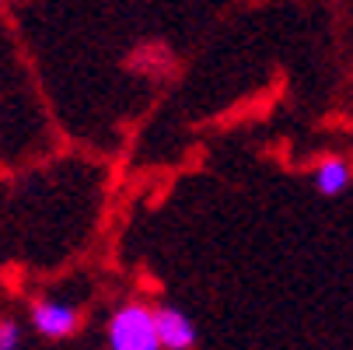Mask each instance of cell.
<instances>
[{"instance_id":"277c9868","label":"cell","mask_w":353,"mask_h":350,"mask_svg":"<svg viewBox=\"0 0 353 350\" xmlns=\"http://www.w3.org/2000/svg\"><path fill=\"white\" fill-rule=\"evenodd\" d=\"M350 186V165L339 162V158H329L315 168V189L322 196H339L343 189Z\"/></svg>"},{"instance_id":"7a4b0ae2","label":"cell","mask_w":353,"mask_h":350,"mask_svg":"<svg viewBox=\"0 0 353 350\" xmlns=\"http://www.w3.org/2000/svg\"><path fill=\"white\" fill-rule=\"evenodd\" d=\"M32 326L49 340H63L77 329V312L63 302H35L32 305Z\"/></svg>"},{"instance_id":"3957f363","label":"cell","mask_w":353,"mask_h":350,"mask_svg":"<svg viewBox=\"0 0 353 350\" xmlns=\"http://www.w3.org/2000/svg\"><path fill=\"white\" fill-rule=\"evenodd\" d=\"M158 315V336L161 350H192L196 347V326L179 309H154Z\"/></svg>"},{"instance_id":"5b68a950","label":"cell","mask_w":353,"mask_h":350,"mask_svg":"<svg viewBox=\"0 0 353 350\" xmlns=\"http://www.w3.org/2000/svg\"><path fill=\"white\" fill-rule=\"evenodd\" d=\"M21 343V326L14 319H0V350H18Z\"/></svg>"},{"instance_id":"6da1fadb","label":"cell","mask_w":353,"mask_h":350,"mask_svg":"<svg viewBox=\"0 0 353 350\" xmlns=\"http://www.w3.org/2000/svg\"><path fill=\"white\" fill-rule=\"evenodd\" d=\"M109 350H161L154 309L140 302L123 305L109 322Z\"/></svg>"}]
</instances>
